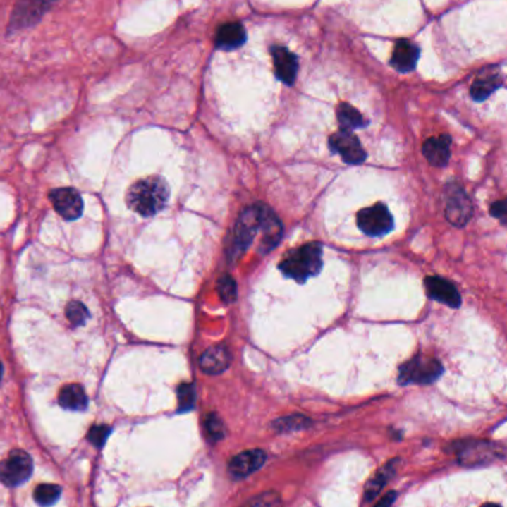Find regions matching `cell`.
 <instances>
[{"label":"cell","instance_id":"6da1fadb","mask_svg":"<svg viewBox=\"0 0 507 507\" xmlns=\"http://www.w3.org/2000/svg\"><path fill=\"white\" fill-rule=\"evenodd\" d=\"M170 189L161 177H146L133 183L127 192V205L143 217H150L166 207Z\"/></svg>","mask_w":507,"mask_h":507},{"label":"cell","instance_id":"7a4b0ae2","mask_svg":"<svg viewBox=\"0 0 507 507\" xmlns=\"http://www.w3.org/2000/svg\"><path fill=\"white\" fill-rule=\"evenodd\" d=\"M323 267V249L319 243H308L292 250L280 264V271L286 277L298 283H305L317 276Z\"/></svg>","mask_w":507,"mask_h":507},{"label":"cell","instance_id":"3957f363","mask_svg":"<svg viewBox=\"0 0 507 507\" xmlns=\"http://www.w3.org/2000/svg\"><path fill=\"white\" fill-rule=\"evenodd\" d=\"M267 209H268L267 205L257 204L241 213L234 226V237H232V244L229 248L231 259H236L244 250L249 249V245L253 243L257 231H260L264 226Z\"/></svg>","mask_w":507,"mask_h":507},{"label":"cell","instance_id":"277c9868","mask_svg":"<svg viewBox=\"0 0 507 507\" xmlns=\"http://www.w3.org/2000/svg\"><path fill=\"white\" fill-rule=\"evenodd\" d=\"M444 372L441 362L427 355H417L410 359L399 369V384L409 386V384H418V386H426V384L434 382Z\"/></svg>","mask_w":507,"mask_h":507},{"label":"cell","instance_id":"5b68a950","mask_svg":"<svg viewBox=\"0 0 507 507\" xmlns=\"http://www.w3.org/2000/svg\"><path fill=\"white\" fill-rule=\"evenodd\" d=\"M32 473L33 461L25 451L13 449L4 461H0V482L6 487H18L24 484Z\"/></svg>","mask_w":507,"mask_h":507},{"label":"cell","instance_id":"8992f818","mask_svg":"<svg viewBox=\"0 0 507 507\" xmlns=\"http://www.w3.org/2000/svg\"><path fill=\"white\" fill-rule=\"evenodd\" d=\"M358 225L369 237H384L394 226L393 216L384 204H375L358 214Z\"/></svg>","mask_w":507,"mask_h":507},{"label":"cell","instance_id":"52a82bcc","mask_svg":"<svg viewBox=\"0 0 507 507\" xmlns=\"http://www.w3.org/2000/svg\"><path fill=\"white\" fill-rule=\"evenodd\" d=\"M457 449L458 461L464 465L487 464L492 460L503 458L504 452L500 445L487 441H468L460 442Z\"/></svg>","mask_w":507,"mask_h":507},{"label":"cell","instance_id":"ba28073f","mask_svg":"<svg viewBox=\"0 0 507 507\" xmlns=\"http://www.w3.org/2000/svg\"><path fill=\"white\" fill-rule=\"evenodd\" d=\"M445 213L454 226H464L473 214L472 202L464 189L457 183H451L445 189Z\"/></svg>","mask_w":507,"mask_h":507},{"label":"cell","instance_id":"9c48e42d","mask_svg":"<svg viewBox=\"0 0 507 507\" xmlns=\"http://www.w3.org/2000/svg\"><path fill=\"white\" fill-rule=\"evenodd\" d=\"M329 147L332 152L341 155L347 164H362L366 159V152L360 145V140L354 133L338 131L329 137Z\"/></svg>","mask_w":507,"mask_h":507},{"label":"cell","instance_id":"30bf717a","mask_svg":"<svg viewBox=\"0 0 507 507\" xmlns=\"http://www.w3.org/2000/svg\"><path fill=\"white\" fill-rule=\"evenodd\" d=\"M49 200L56 212L66 221H76L84 212V201L73 188H57L49 192Z\"/></svg>","mask_w":507,"mask_h":507},{"label":"cell","instance_id":"8fae6325","mask_svg":"<svg viewBox=\"0 0 507 507\" xmlns=\"http://www.w3.org/2000/svg\"><path fill=\"white\" fill-rule=\"evenodd\" d=\"M267 461V454L260 449L244 451L236 456L229 463V473L232 477L243 479L259 470Z\"/></svg>","mask_w":507,"mask_h":507},{"label":"cell","instance_id":"7c38bea8","mask_svg":"<svg viewBox=\"0 0 507 507\" xmlns=\"http://www.w3.org/2000/svg\"><path fill=\"white\" fill-rule=\"evenodd\" d=\"M424 283H426L429 296L437 300V303L445 304L451 308H458L461 305V296L456 289V286L451 281L442 277L433 276V277H427Z\"/></svg>","mask_w":507,"mask_h":507},{"label":"cell","instance_id":"4fadbf2b","mask_svg":"<svg viewBox=\"0 0 507 507\" xmlns=\"http://www.w3.org/2000/svg\"><path fill=\"white\" fill-rule=\"evenodd\" d=\"M271 56L274 59V68L277 78L286 85H293L298 72V60L293 52L284 47H272Z\"/></svg>","mask_w":507,"mask_h":507},{"label":"cell","instance_id":"5bb4252c","mask_svg":"<svg viewBox=\"0 0 507 507\" xmlns=\"http://www.w3.org/2000/svg\"><path fill=\"white\" fill-rule=\"evenodd\" d=\"M418 59H420V48L415 44L409 42V40L402 39L394 47L390 64L397 72L408 73L414 71L418 63Z\"/></svg>","mask_w":507,"mask_h":507},{"label":"cell","instance_id":"9a60e30c","mask_svg":"<svg viewBox=\"0 0 507 507\" xmlns=\"http://www.w3.org/2000/svg\"><path fill=\"white\" fill-rule=\"evenodd\" d=\"M449 146L451 137L446 134H442L439 137H430L422 146V154L433 167L442 169L449 161Z\"/></svg>","mask_w":507,"mask_h":507},{"label":"cell","instance_id":"2e32d148","mask_svg":"<svg viewBox=\"0 0 507 507\" xmlns=\"http://www.w3.org/2000/svg\"><path fill=\"white\" fill-rule=\"evenodd\" d=\"M231 363V354L225 346H216L205 350L200 359L202 372L209 375H219L225 372Z\"/></svg>","mask_w":507,"mask_h":507},{"label":"cell","instance_id":"e0dca14e","mask_svg":"<svg viewBox=\"0 0 507 507\" xmlns=\"http://www.w3.org/2000/svg\"><path fill=\"white\" fill-rule=\"evenodd\" d=\"M248 36H245L244 27L240 23H226L217 29L216 33V47L219 49H237L240 48Z\"/></svg>","mask_w":507,"mask_h":507},{"label":"cell","instance_id":"ac0fdd59","mask_svg":"<svg viewBox=\"0 0 507 507\" xmlns=\"http://www.w3.org/2000/svg\"><path fill=\"white\" fill-rule=\"evenodd\" d=\"M501 85H503V79L497 71L496 72L481 71V73L477 75V78L472 84L470 95L475 102H484Z\"/></svg>","mask_w":507,"mask_h":507},{"label":"cell","instance_id":"d6986e66","mask_svg":"<svg viewBox=\"0 0 507 507\" xmlns=\"http://www.w3.org/2000/svg\"><path fill=\"white\" fill-rule=\"evenodd\" d=\"M59 403L67 410H85L88 406L87 393L79 384H68L59 394Z\"/></svg>","mask_w":507,"mask_h":507},{"label":"cell","instance_id":"ffe728a7","mask_svg":"<svg viewBox=\"0 0 507 507\" xmlns=\"http://www.w3.org/2000/svg\"><path fill=\"white\" fill-rule=\"evenodd\" d=\"M336 118H338V124L342 128V131L353 133L354 130L363 128L367 126V122L365 121V118L362 116V114L358 111V109L351 107L347 103H341L338 106Z\"/></svg>","mask_w":507,"mask_h":507},{"label":"cell","instance_id":"44dd1931","mask_svg":"<svg viewBox=\"0 0 507 507\" xmlns=\"http://www.w3.org/2000/svg\"><path fill=\"white\" fill-rule=\"evenodd\" d=\"M397 464H399V460L390 461V463L386 465V468L381 469V470L371 479V481H369V484L366 485V489H365L366 501L374 500V499L379 494V491L382 489L384 485H386V482L389 481V477L393 475L394 468H396Z\"/></svg>","mask_w":507,"mask_h":507},{"label":"cell","instance_id":"7402d4cb","mask_svg":"<svg viewBox=\"0 0 507 507\" xmlns=\"http://www.w3.org/2000/svg\"><path fill=\"white\" fill-rule=\"evenodd\" d=\"M61 497V488L54 484H42L35 489V501L42 507L56 504Z\"/></svg>","mask_w":507,"mask_h":507},{"label":"cell","instance_id":"603a6c76","mask_svg":"<svg viewBox=\"0 0 507 507\" xmlns=\"http://www.w3.org/2000/svg\"><path fill=\"white\" fill-rule=\"evenodd\" d=\"M310 422L311 421L303 415H291V417L279 418L276 422H274V429H276L279 433H291V432L307 429L310 426Z\"/></svg>","mask_w":507,"mask_h":507},{"label":"cell","instance_id":"cb8c5ba5","mask_svg":"<svg viewBox=\"0 0 507 507\" xmlns=\"http://www.w3.org/2000/svg\"><path fill=\"white\" fill-rule=\"evenodd\" d=\"M205 433H207L209 441L216 444L221 439H224L225 436V427H224V421L221 420L217 414H209L205 417Z\"/></svg>","mask_w":507,"mask_h":507},{"label":"cell","instance_id":"d4e9b609","mask_svg":"<svg viewBox=\"0 0 507 507\" xmlns=\"http://www.w3.org/2000/svg\"><path fill=\"white\" fill-rule=\"evenodd\" d=\"M197 391L194 384H182L177 390V402H179V413H188L195 406Z\"/></svg>","mask_w":507,"mask_h":507},{"label":"cell","instance_id":"484cf974","mask_svg":"<svg viewBox=\"0 0 507 507\" xmlns=\"http://www.w3.org/2000/svg\"><path fill=\"white\" fill-rule=\"evenodd\" d=\"M66 316L73 326H80L88 319V310L84 304L79 303V300H72L66 308Z\"/></svg>","mask_w":507,"mask_h":507},{"label":"cell","instance_id":"4316f807","mask_svg":"<svg viewBox=\"0 0 507 507\" xmlns=\"http://www.w3.org/2000/svg\"><path fill=\"white\" fill-rule=\"evenodd\" d=\"M217 291L226 304L234 303L237 299V284L229 276H224L217 283Z\"/></svg>","mask_w":507,"mask_h":507},{"label":"cell","instance_id":"83f0119b","mask_svg":"<svg viewBox=\"0 0 507 507\" xmlns=\"http://www.w3.org/2000/svg\"><path fill=\"white\" fill-rule=\"evenodd\" d=\"M244 507H281V499L277 492H265V494L253 499Z\"/></svg>","mask_w":507,"mask_h":507},{"label":"cell","instance_id":"f1b7e54d","mask_svg":"<svg viewBox=\"0 0 507 507\" xmlns=\"http://www.w3.org/2000/svg\"><path fill=\"white\" fill-rule=\"evenodd\" d=\"M109 434H111V427L109 426H94L88 433V441L94 446L102 448L106 444Z\"/></svg>","mask_w":507,"mask_h":507},{"label":"cell","instance_id":"f546056e","mask_svg":"<svg viewBox=\"0 0 507 507\" xmlns=\"http://www.w3.org/2000/svg\"><path fill=\"white\" fill-rule=\"evenodd\" d=\"M491 214L500 219L501 222H504V217H506V202L504 201H499V202H494L491 205Z\"/></svg>","mask_w":507,"mask_h":507},{"label":"cell","instance_id":"4dcf8cb0","mask_svg":"<svg viewBox=\"0 0 507 507\" xmlns=\"http://www.w3.org/2000/svg\"><path fill=\"white\" fill-rule=\"evenodd\" d=\"M394 500H396V492L391 491V492H389L387 496H384V497L377 503L375 507H390Z\"/></svg>","mask_w":507,"mask_h":507},{"label":"cell","instance_id":"1f68e13d","mask_svg":"<svg viewBox=\"0 0 507 507\" xmlns=\"http://www.w3.org/2000/svg\"><path fill=\"white\" fill-rule=\"evenodd\" d=\"M482 507H501V506L494 504V503H488V504H485V506H482Z\"/></svg>","mask_w":507,"mask_h":507},{"label":"cell","instance_id":"d6a6232c","mask_svg":"<svg viewBox=\"0 0 507 507\" xmlns=\"http://www.w3.org/2000/svg\"><path fill=\"white\" fill-rule=\"evenodd\" d=\"M2 375H4V366L0 363V381H2Z\"/></svg>","mask_w":507,"mask_h":507}]
</instances>
